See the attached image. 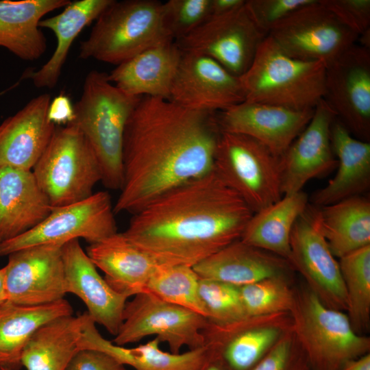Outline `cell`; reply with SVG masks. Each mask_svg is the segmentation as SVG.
I'll return each mask as SVG.
<instances>
[{"mask_svg": "<svg viewBox=\"0 0 370 370\" xmlns=\"http://www.w3.org/2000/svg\"><path fill=\"white\" fill-rule=\"evenodd\" d=\"M217 112L141 97L127 121L123 184L115 214H134L166 191L214 168L221 134Z\"/></svg>", "mask_w": 370, "mask_h": 370, "instance_id": "obj_1", "label": "cell"}, {"mask_svg": "<svg viewBox=\"0 0 370 370\" xmlns=\"http://www.w3.org/2000/svg\"><path fill=\"white\" fill-rule=\"evenodd\" d=\"M253 214L213 169L133 214L123 233L160 264L193 267L241 239Z\"/></svg>", "mask_w": 370, "mask_h": 370, "instance_id": "obj_2", "label": "cell"}, {"mask_svg": "<svg viewBox=\"0 0 370 370\" xmlns=\"http://www.w3.org/2000/svg\"><path fill=\"white\" fill-rule=\"evenodd\" d=\"M140 97L129 95L108 79V74L90 71L80 99L74 105L75 124L97 159L103 184L119 190L123 184V144L127 121Z\"/></svg>", "mask_w": 370, "mask_h": 370, "instance_id": "obj_3", "label": "cell"}, {"mask_svg": "<svg viewBox=\"0 0 370 370\" xmlns=\"http://www.w3.org/2000/svg\"><path fill=\"white\" fill-rule=\"evenodd\" d=\"M325 64L296 59L282 51L269 36L240 77L247 102L294 110L314 109L325 95Z\"/></svg>", "mask_w": 370, "mask_h": 370, "instance_id": "obj_4", "label": "cell"}, {"mask_svg": "<svg viewBox=\"0 0 370 370\" xmlns=\"http://www.w3.org/2000/svg\"><path fill=\"white\" fill-rule=\"evenodd\" d=\"M291 330L310 370H339L369 353V337L358 334L348 316L325 306L308 288L295 292Z\"/></svg>", "mask_w": 370, "mask_h": 370, "instance_id": "obj_5", "label": "cell"}, {"mask_svg": "<svg viewBox=\"0 0 370 370\" xmlns=\"http://www.w3.org/2000/svg\"><path fill=\"white\" fill-rule=\"evenodd\" d=\"M162 2L112 0L81 42L79 58L119 65L144 50L171 39L161 18Z\"/></svg>", "mask_w": 370, "mask_h": 370, "instance_id": "obj_6", "label": "cell"}, {"mask_svg": "<svg viewBox=\"0 0 370 370\" xmlns=\"http://www.w3.org/2000/svg\"><path fill=\"white\" fill-rule=\"evenodd\" d=\"M32 172L53 208L88 198L101 180L96 156L73 123L56 126Z\"/></svg>", "mask_w": 370, "mask_h": 370, "instance_id": "obj_7", "label": "cell"}, {"mask_svg": "<svg viewBox=\"0 0 370 370\" xmlns=\"http://www.w3.org/2000/svg\"><path fill=\"white\" fill-rule=\"evenodd\" d=\"M213 169L254 213L283 196L280 158L248 136L221 132Z\"/></svg>", "mask_w": 370, "mask_h": 370, "instance_id": "obj_8", "label": "cell"}, {"mask_svg": "<svg viewBox=\"0 0 370 370\" xmlns=\"http://www.w3.org/2000/svg\"><path fill=\"white\" fill-rule=\"evenodd\" d=\"M134 297L126 303L123 322L113 343L125 346L154 336L175 354L184 347L193 349L207 345L205 334L210 323L204 316L148 293Z\"/></svg>", "mask_w": 370, "mask_h": 370, "instance_id": "obj_9", "label": "cell"}, {"mask_svg": "<svg viewBox=\"0 0 370 370\" xmlns=\"http://www.w3.org/2000/svg\"><path fill=\"white\" fill-rule=\"evenodd\" d=\"M114 206L107 191L69 205L52 207L51 213L29 231L0 243V257L21 249L44 244H58L82 238L89 244L117 232Z\"/></svg>", "mask_w": 370, "mask_h": 370, "instance_id": "obj_10", "label": "cell"}, {"mask_svg": "<svg viewBox=\"0 0 370 370\" xmlns=\"http://www.w3.org/2000/svg\"><path fill=\"white\" fill-rule=\"evenodd\" d=\"M268 36L288 56L304 61L321 62L325 66L358 38L319 0L294 12L277 24Z\"/></svg>", "mask_w": 370, "mask_h": 370, "instance_id": "obj_11", "label": "cell"}, {"mask_svg": "<svg viewBox=\"0 0 370 370\" xmlns=\"http://www.w3.org/2000/svg\"><path fill=\"white\" fill-rule=\"evenodd\" d=\"M267 36L255 23L245 3L230 14L208 18L175 42L182 51L208 56L240 77L251 64Z\"/></svg>", "mask_w": 370, "mask_h": 370, "instance_id": "obj_12", "label": "cell"}, {"mask_svg": "<svg viewBox=\"0 0 370 370\" xmlns=\"http://www.w3.org/2000/svg\"><path fill=\"white\" fill-rule=\"evenodd\" d=\"M291 266L327 307L347 310V297L338 262L321 233L317 207L308 205L296 220L290 238Z\"/></svg>", "mask_w": 370, "mask_h": 370, "instance_id": "obj_13", "label": "cell"}, {"mask_svg": "<svg viewBox=\"0 0 370 370\" xmlns=\"http://www.w3.org/2000/svg\"><path fill=\"white\" fill-rule=\"evenodd\" d=\"M357 138L370 139V49L355 43L325 67V95Z\"/></svg>", "mask_w": 370, "mask_h": 370, "instance_id": "obj_14", "label": "cell"}, {"mask_svg": "<svg viewBox=\"0 0 370 370\" xmlns=\"http://www.w3.org/2000/svg\"><path fill=\"white\" fill-rule=\"evenodd\" d=\"M62 247L58 244L38 245L9 254L4 267L7 301L40 306L64 299Z\"/></svg>", "mask_w": 370, "mask_h": 370, "instance_id": "obj_15", "label": "cell"}, {"mask_svg": "<svg viewBox=\"0 0 370 370\" xmlns=\"http://www.w3.org/2000/svg\"><path fill=\"white\" fill-rule=\"evenodd\" d=\"M169 99L184 108L219 112L245 101L239 77L214 60L182 51Z\"/></svg>", "mask_w": 370, "mask_h": 370, "instance_id": "obj_16", "label": "cell"}, {"mask_svg": "<svg viewBox=\"0 0 370 370\" xmlns=\"http://www.w3.org/2000/svg\"><path fill=\"white\" fill-rule=\"evenodd\" d=\"M336 119L328 103L320 100L306 127L280 157L283 195L301 191L309 180L336 168L330 140L331 126Z\"/></svg>", "mask_w": 370, "mask_h": 370, "instance_id": "obj_17", "label": "cell"}, {"mask_svg": "<svg viewBox=\"0 0 370 370\" xmlns=\"http://www.w3.org/2000/svg\"><path fill=\"white\" fill-rule=\"evenodd\" d=\"M313 112L244 101L217 112V119L221 132L248 136L280 158L306 127Z\"/></svg>", "mask_w": 370, "mask_h": 370, "instance_id": "obj_18", "label": "cell"}, {"mask_svg": "<svg viewBox=\"0 0 370 370\" xmlns=\"http://www.w3.org/2000/svg\"><path fill=\"white\" fill-rule=\"evenodd\" d=\"M66 293L78 297L92 320L116 335L122 324L127 297L115 291L98 273L79 239L62 245Z\"/></svg>", "mask_w": 370, "mask_h": 370, "instance_id": "obj_19", "label": "cell"}, {"mask_svg": "<svg viewBox=\"0 0 370 370\" xmlns=\"http://www.w3.org/2000/svg\"><path fill=\"white\" fill-rule=\"evenodd\" d=\"M51 100L41 94L0 125V168L32 171L56 127L47 117Z\"/></svg>", "mask_w": 370, "mask_h": 370, "instance_id": "obj_20", "label": "cell"}, {"mask_svg": "<svg viewBox=\"0 0 370 370\" xmlns=\"http://www.w3.org/2000/svg\"><path fill=\"white\" fill-rule=\"evenodd\" d=\"M182 55L175 42L166 40L117 65L108 79L129 95L169 99Z\"/></svg>", "mask_w": 370, "mask_h": 370, "instance_id": "obj_21", "label": "cell"}, {"mask_svg": "<svg viewBox=\"0 0 370 370\" xmlns=\"http://www.w3.org/2000/svg\"><path fill=\"white\" fill-rule=\"evenodd\" d=\"M86 254L104 273V279L117 293L129 298L145 293L160 264L118 232L89 244Z\"/></svg>", "mask_w": 370, "mask_h": 370, "instance_id": "obj_22", "label": "cell"}, {"mask_svg": "<svg viewBox=\"0 0 370 370\" xmlns=\"http://www.w3.org/2000/svg\"><path fill=\"white\" fill-rule=\"evenodd\" d=\"M51 210L32 171L0 168V243L29 231Z\"/></svg>", "mask_w": 370, "mask_h": 370, "instance_id": "obj_23", "label": "cell"}, {"mask_svg": "<svg viewBox=\"0 0 370 370\" xmlns=\"http://www.w3.org/2000/svg\"><path fill=\"white\" fill-rule=\"evenodd\" d=\"M330 140L337 171L327 185L312 195V201L318 207L360 195L370 185L369 142L353 136L337 118L331 126Z\"/></svg>", "mask_w": 370, "mask_h": 370, "instance_id": "obj_24", "label": "cell"}, {"mask_svg": "<svg viewBox=\"0 0 370 370\" xmlns=\"http://www.w3.org/2000/svg\"><path fill=\"white\" fill-rule=\"evenodd\" d=\"M290 267H292L285 259L238 239L204 259L193 269L199 279L241 287L283 275Z\"/></svg>", "mask_w": 370, "mask_h": 370, "instance_id": "obj_25", "label": "cell"}, {"mask_svg": "<svg viewBox=\"0 0 370 370\" xmlns=\"http://www.w3.org/2000/svg\"><path fill=\"white\" fill-rule=\"evenodd\" d=\"M156 338L145 344L126 347L103 337L94 323L84 328L81 344L83 349H93L108 354L125 366L134 370H202L217 358L216 349L209 343L185 352H164Z\"/></svg>", "mask_w": 370, "mask_h": 370, "instance_id": "obj_26", "label": "cell"}, {"mask_svg": "<svg viewBox=\"0 0 370 370\" xmlns=\"http://www.w3.org/2000/svg\"><path fill=\"white\" fill-rule=\"evenodd\" d=\"M69 0L0 1V47L32 61L45 52L47 39L39 23L48 13L64 8Z\"/></svg>", "mask_w": 370, "mask_h": 370, "instance_id": "obj_27", "label": "cell"}, {"mask_svg": "<svg viewBox=\"0 0 370 370\" xmlns=\"http://www.w3.org/2000/svg\"><path fill=\"white\" fill-rule=\"evenodd\" d=\"M87 312L66 315L39 327L25 346L21 363L27 370H65L81 349L80 339Z\"/></svg>", "mask_w": 370, "mask_h": 370, "instance_id": "obj_28", "label": "cell"}, {"mask_svg": "<svg viewBox=\"0 0 370 370\" xmlns=\"http://www.w3.org/2000/svg\"><path fill=\"white\" fill-rule=\"evenodd\" d=\"M112 0L71 1L58 14L42 18L40 28L50 29L56 38V49L39 69L28 73L36 88H53L58 83L71 47L82 30L99 16Z\"/></svg>", "mask_w": 370, "mask_h": 370, "instance_id": "obj_29", "label": "cell"}, {"mask_svg": "<svg viewBox=\"0 0 370 370\" xmlns=\"http://www.w3.org/2000/svg\"><path fill=\"white\" fill-rule=\"evenodd\" d=\"M73 314L66 299L40 306L0 305V370H20L23 350L34 332L56 318Z\"/></svg>", "mask_w": 370, "mask_h": 370, "instance_id": "obj_30", "label": "cell"}, {"mask_svg": "<svg viewBox=\"0 0 370 370\" xmlns=\"http://www.w3.org/2000/svg\"><path fill=\"white\" fill-rule=\"evenodd\" d=\"M308 202V195L302 190L283 195L276 202L253 214L241 240L289 262L291 231Z\"/></svg>", "mask_w": 370, "mask_h": 370, "instance_id": "obj_31", "label": "cell"}, {"mask_svg": "<svg viewBox=\"0 0 370 370\" xmlns=\"http://www.w3.org/2000/svg\"><path fill=\"white\" fill-rule=\"evenodd\" d=\"M319 230L334 256L341 257L370 245V201L353 196L318 207Z\"/></svg>", "mask_w": 370, "mask_h": 370, "instance_id": "obj_32", "label": "cell"}, {"mask_svg": "<svg viewBox=\"0 0 370 370\" xmlns=\"http://www.w3.org/2000/svg\"><path fill=\"white\" fill-rule=\"evenodd\" d=\"M282 314L250 317L225 327L234 334L216 346L225 370H251L284 334L275 322ZM286 332V331H285Z\"/></svg>", "mask_w": 370, "mask_h": 370, "instance_id": "obj_33", "label": "cell"}, {"mask_svg": "<svg viewBox=\"0 0 370 370\" xmlns=\"http://www.w3.org/2000/svg\"><path fill=\"white\" fill-rule=\"evenodd\" d=\"M345 284L348 318L358 333L367 329L370 317V245L339 258Z\"/></svg>", "mask_w": 370, "mask_h": 370, "instance_id": "obj_34", "label": "cell"}, {"mask_svg": "<svg viewBox=\"0 0 370 370\" xmlns=\"http://www.w3.org/2000/svg\"><path fill=\"white\" fill-rule=\"evenodd\" d=\"M199 278L193 267L160 264L149 280L145 293L194 311L208 319L199 293Z\"/></svg>", "mask_w": 370, "mask_h": 370, "instance_id": "obj_35", "label": "cell"}, {"mask_svg": "<svg viewBox=\"0 0 370 370\" xmlns=\"http://www.w3.org/2000/svg\"><path fill=\"white\" fill-rule=\"evenodd\" d=\"M249 317H260L291 312L295 301L293 291L284 274L262 279L239 287Z\"/></svg>", "mask_w": 370, "mask_h": 370, "instance_id": "obj_36", "label": "cell"}, {"mask_svg": "<svg viewBox=\"0 0 370 370\" xmlns=\"http://www.w3.org/2000/svg\"><path fill=\"white\" fill-rule=\"evenodd\" d=\"M199 293L208 320L213 325L225 326L250 318L245 312L238 286L199 279Z\"/></svg>", "mask_w": 370, "mask_h": 370, "instance_id": "obj_37", "label": "cell"}, {"mask_svg": "<svg viewBox=\"0 0 370 370\" xmlns=\"http://www.w3.org/2000/svg\"><path fill=\"white\" fill-rule=\"evenodd\" d=\"M210 0H169L162 3L161 18L166 35L174 41L186 36L208 18Z\"/></svg>", "mask_w": 370, "mask_h": 370, "instance_id": "obj_38", "label": "cell"}, {"mask_svg": "<svg viewBox=\"0 0 370 370\" xmlns=\"http://www.w3.org/2000/svg\"><path fill=\"white\" fill-rule=\"evenodd\" d=\"M251 370H310V367L290 328Z\"/></svg>", "mask_w": 370, "mask_h": 370, "instance_id": "obj_39", "label": "cell"}, {"mask_svg": "<svg viewBox=\"0 0 370 370\" xmlns=\"http://www.w3.org/2000/svg\"><path fill=\"white\" fill-rule=\"evenodd\" d=\"M314 0H247L246 7L257 26L267 35L279 23Z\"/></svg>", "mask_w": 370, "mask_h": 370, "instance_id": "obj_40", "label": "cell"}, {"mask_svg": "<svg viewBox=\"0 0 370 370\" xmlns=\"http://www.w3.org/2000/svg\"><path fill=\"white\" fill-rule=\"evenodd\" d=\"M319 2L358 37L370 30L369 0H319Z\"/></svg>", "mask_w": 370, "mask_h": 370, "instance_id": "obj_41", "label": "cell"}, {"mask_svg": "<svg viewBox=\"0 0 370 370\" xmlns=\"http://www.w3.org/2000/svg\"><path fill=\"white\" fill-rule=\"evenodd\" d=\"M65 370H127L108 354L93 349H82L71 359Z\"/></svg>", "mask_w": 370, "mask_h": 370, "instance_id": "obj_42", "label": "cell"}, {"mask_svg": "<svg viewBox=\"0 0 370 370\" xmlns=\"http://www.w3.org/2000/svg\"><path fill=\"white\" fill-rule=\"evenodd\" d=\"M47 117L56 126H64L73 122L75 108L69 96L62 93L51 100Z\"/></svg>", "mask_w": 370, "mask_h": 370, "instance_id": "obj_43", "label": "cell"}, {"mask_svg": "<svg viewBox=\"0 0 370 370\" xmlns=\"http://www.w3.org/2000/svg\"><path fill=\"white\" fill-rule=\"evenodd\" d=\"M245 1V0H210L209 18L230 14L244 5Z\"/></svg>", "mask_w": 370, "mask_h": 370, "instance_id": "obj_44", "label": "cell"}, {"mask_svg": "<svg viewBox=\"0 0 370 370\" xmlns=\"http://www.w3.org/2000/svg\"><path fill=\"white\" fill-rule=\"evenodd\" d=\"M339 370H370L369 353L347 362Z\"/></svg>", "mask_w": 370, "mask_h": 370, "instance_id": "obj_45", "label": "cell"}, {"mask_svg": "<svg viewBox=\"0 0 370 370\" xmlns=\"http://www.w3.org/2000/svg\"><path fill=\"white\" fill-rule=\"evenodd\" d=\"M7 301L5 288V268L0 269V305Z\"/></svg>", "mask_w": 370, "mask_h": 370, "instance_id": "obj_46", "label": "cell"}, {"mask_svg": "<svg viewBox=\"0 0 370 370\" xmlns=\"http://www.w3.org/2000/svg\"><path fill=\"white\" fill-rule=\"evenodd\" d=\"M202 370H225L219 358L208 362Z\"/></svg>", "mask_w": 370, "mask_h": 370, "instance_id": "obj_47", "label": "cell"}]
</instances>
